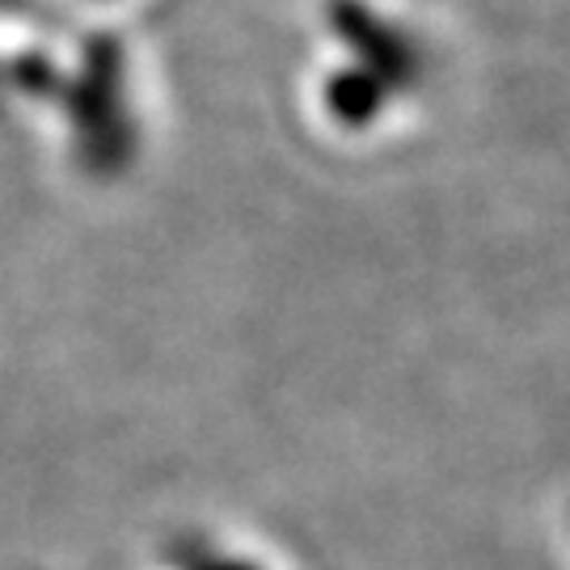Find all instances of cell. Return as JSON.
<instances>
[{"mask_svg":"<svg viewBox=\"0 0 570 570\" xmlns=\"http://www.w3.org/2000/svg\"><path fill=\"white\" fill-rule=\"evenodd\" d=\"M157 570H292V562L237 529H190L169 541Z\"/></svg>","mask_w":570,"mask_h":570,"instance_id":"cell-1","label":"cell"},{"mask_svg":"<svg viewBox=\"0 0 570 570\" xmlns=\"http://www.w3.org/2000/svg\"><path fill=\"white\" fill-rule=\"evenodd\" d=\"M77 4H89V9H122V4H136V0H77Z\"/></svg>","mask_w":570,"mask_h":570,"instance_id":"cell-2","label":"cell"}]
</instances>
